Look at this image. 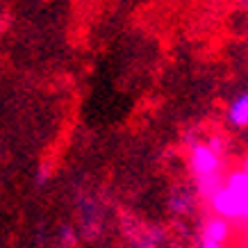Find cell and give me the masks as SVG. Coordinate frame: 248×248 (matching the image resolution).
<instances>
[{
	"label": "cell",
	"mask_w": 248,
	"mask_h": 248,
	"mask_svg": "<svg viewBox=\"0 0 248 248\" xmlns=\"http://www.w3.org/2000/svg\"><path fill=\"white\" fill-rule=\"evenodd\" d=\"M232 237V223L226 221L221 217H214L212 214L210 218H205L203 223V239L205 241H214L218 246H226L228 241Z\"/></svg>",
	"instance_id": "7a4b0ae2"
},
{
	"label": "cell",
	"mask_w": 248,
	"mask_h": 248,
	"mask_svg": "<svg viewBox=\"0 0 248 248\" xmlns=\"http://www.w3.org/2000/svg\"><path fill=\"white\" fill-rule=\"evenodd\" d=\"M226 121L228 125L234 130L248 128V89L241 91L239 96H234L230 100V105L226 109Z\"/></svg>",
	"instance_id": "3957f363"
},
{
	"label": "cell",
	"mask_w": 248,
	"mask_h": 248,
	"mask_svg": "<svg viewBox=\"0 0 248 248\" xmlns=\"http://www.w3.org/2000/svg\"><path fill=\"white\" fill-rule=\"evenodd\" d=\"M244 221H246V223H248V210H246V218H244Z\"/></svg>",
	"instance_id": "8992f818"
},
{
	"label": "cell",
	"mask_w": 248,
	"mask_h": 248,
	"mask_svg": "<svg viewBox=\"0 0 248 248\" xmlns=\"http://www.w3.org/2000/svg\"><path fill=\"white\" fill-rule=\"evenodd\" d=\"M223 155H226V146L221 137H207V139H198L191 141L189 146V171L194 175L196 189L205 201L210 198L226 178V169H223Z\"/></svg>",
	"instance_id": "6da1fadb"
},
{
	"label": "cell",
	"mask_w": 248,
	"mask_h": 248,
	"mask_svg": "<svg viewBox=\"0 0 248 248\" xmlns=\"http://www.w3.org/2000/svg\"><path fill=\"white\" fill-rule=\"evenodd\" d=\"M241 5H246V7H248V0H241Z\"/></svg>",
	"instance_id": "5b68a950"
},
{
	"label": "cell",
	"mask_w": 248,
	"mask_h": 248,
	"mask_svg": "<svg viewBox=\"0 0 248 248\" xmlns=\"http://www.w3.org/2000/svg\"><path fill=\"white\" fill-rule=\"evenodd\" d=\"M239 169H241V171H244V173H246V175H248V155H246V157H244V162H241V166H239Z\"/></svg>",
	"instance_id": "277c9868"
}]
</instances>
